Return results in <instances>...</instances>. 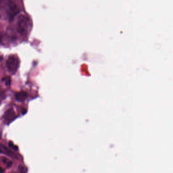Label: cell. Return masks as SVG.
Wrapping results in <instances>:
<instances>
[{"instance_id":"6","label":"cell","mask_w":173,"mask_h":173,"mask_svg":"<svg viewBox=\"0 0 173 173\" xmlns=\"http://www.w3.org/2000/svg\"><path fill=\"white\" fill-rule=\"evenodd\" d=\"M27 93L25 92H20L15 94L16 100L19 102H23L27 98Z\"/></svg>"},{"instance_id":"5","label":"cell","mask_w":173,"mask_h":173,"mask_svg":"<svg viewBox=\"0 0 173 173\" xmlns=\"http://www.w3.org/2000/svg\"><path fill=\"white\" fill-rule=\"evenodd\" d=\"M0 153H2L4 154L7 155L12 158H15L16 155L15 154L9 150L7 147L2 144H0Z\"/></svg>"},{"instance_id":"7","label":"cell","mask_w":173,"mask_h":173,"mask_svg":"<svg viewBox=\"0 0 173 173\" xmlns=\"http://www.w3.org/2000/svg\"><path fill=\"white\" fill-rule=\"evenodd\" d=\"M2 81L3 82H4L5 84L7 85V86H9L10 85V83H11V79H10V77H4L2 79Z\"/></svg>"},{"instance_id":"3","label":"cell","mask_w":173,"mask_h":173,"mask_svg":"<svg viewBox=\"0 0 173 173\" xmlns=\"http://www.w3.org/2000/svg\"><path fill=\"white\" fill-rule=\"evenodd\" d=\"M7 12L9 16L11 18H13L19 13V10L15 3L9 1L7 4Z\"/></svg>"},{"instance_id":"1","label":"cell","mask_w":173,"mask_h":173,"mask_svg":"<svg viewBox=\"0 0 173 173\" xmlns=\"http://www.w3.org/2000/svg\"><path fill=\"white\" fill-rule=\"evenodd\" d=\"M29 19L27 16L25 15H21L19 16L18 22V31L20 34L26 35L27 34L29 30Z\"/></svg>"},{"instance_id":"4","label":"cell","mask_w":173,"mask_h":173,"mask_svg":"<svg viewBox=\"0 0 173 173\" xmlns=\"http://www.w3.org/2000/svg\"><path fill=\"white\" fill-rule=\"evenodd\" d=\"M4 117L5 121L9 123L10 122H12V120H13V119L15 118L16 115L14 111L12 108H10V109H8L5 113Z\"/></svg>"},{"instance_id":"8","label":"cell","mask_w":173,"mask_h":173,"mask_svg":"<svg viewBox=\"0 0 173 173\" xmlns=\"http://www.w3.org/2000/svg\"><path fill=\"white\" fill-rule=\"evenodd\" d=\"M3 60V57H2L0 56V60Z\"/></svg>"},{"instance_id":"2","label":"cell","mask_w":173,"mask_h":173,"mask_svg":"<svg viewBox=\"0 0 173 173\" xmlns=\"http://www.w3.org/2000/svg\"><path fill=\"white\" fill-rule=\"evenodd\" d=\"M19 65V60L17 57L14 56H10L8 58L6 62V66L9 71L11 73H15L17 71Z\"/></svg>"}]
</instances>
